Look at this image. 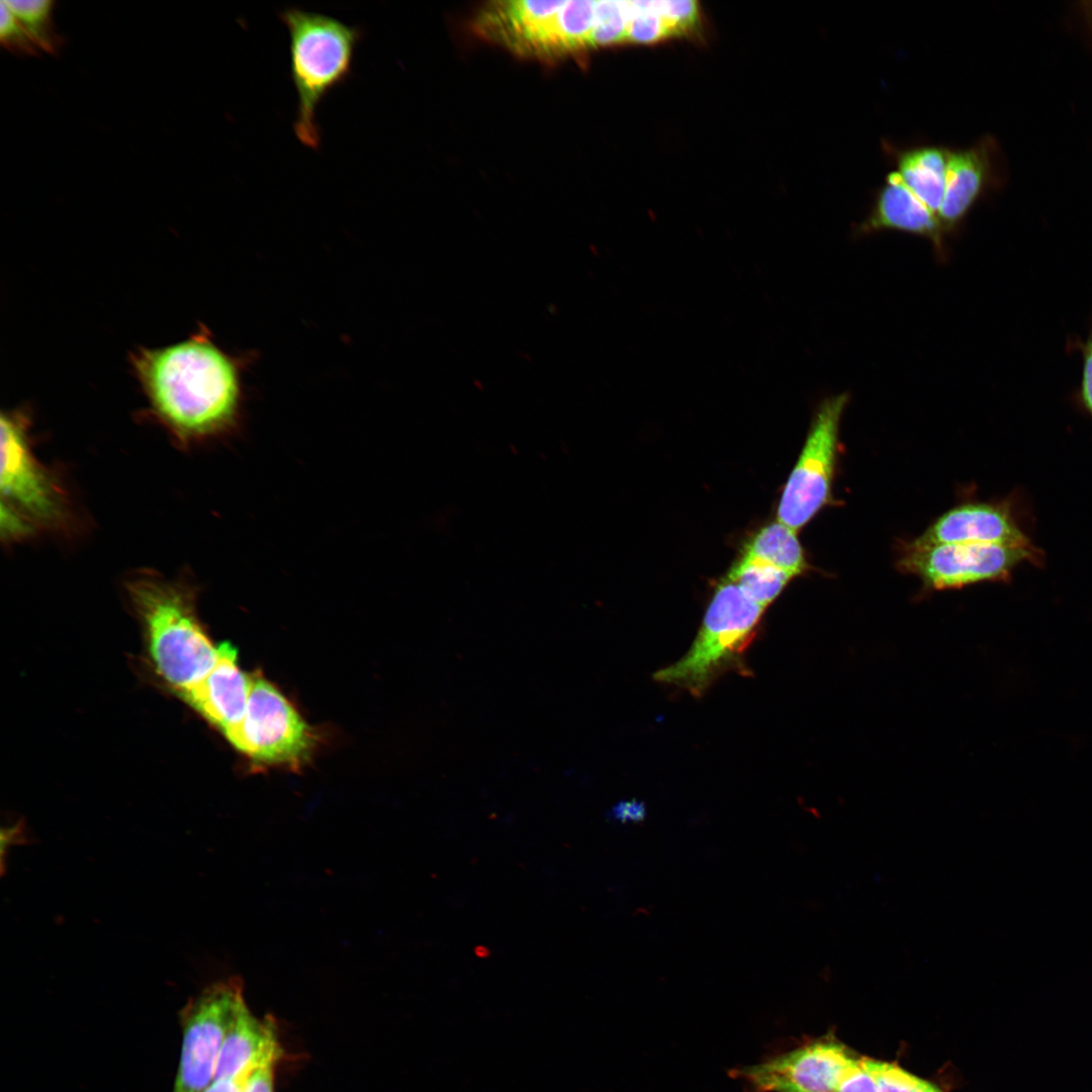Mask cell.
<instances>
[{
    "instance_id": "cell-1",
    "label": "cell",
    "mask_w": 1092,
    "mask_h": 1092,
    "mask_svg": "<svg viewBox=\"0 0 1092 1092\" xmlns=\"http://www.w3.org/2000/svg\"><path fill=\"white\" fill-rule=\"evenodd\" d=\"M129 363L150 414L179 441L209 438L235 425L238 368L203 326L177 343L135 349Z\"/></svg>"
},
{
    "instance_id": "cell-2",
    "label": "cell",
    "mask_w": 1092,
    "mask_h": 1092,
    "mask_svg": "<svg viewBox=\"0 0 1092 1092\" xmlns=\"http://www.w3.org/2000/svg\"><path fill=\"white\" fill-rule=\"evenodd\" d=\"M126 593L158 673L181 694L199 684L215 666L219 648L201 628L193 592L182 582L144 572L127 580Z\"/></svg>"
},
{
    "instance_id": "cell-3",
    "label": "cell",
    "mask_w": 1092,
    "mask_h": 1092,
    "mask_svg": "<svg viewBox=\"0 0 1092 1092\" xmlns=\"http://www.w3.org/2000/svg\"><path fill=\"white\" fill-rule=\"evenodd\" d=\"M278 15L289 34L290 73L297 94L293 130L304 147L318 150L317 107L351 75L362 30L336 17L296 7Z\"/></svg>"
},
{
    "instance_id": "cell-4",
    "label": "cell",
    "mask_w": 1092,
    "mask_h": 1092,
    "mask_svg": "<svg viewBox=\"0 0 1092 1092\" xmlns=\"http://www.w3.org/2000/svg\"><path fill=\"white\" fill-rule=\"evenodd\" d=\"M764 609L726 579L715 590L688 653L658 670L654 678L701 696L720 669L750 641Z\"/></svg>"
},
{
    "instance_id": "cell-5",
    "label": "cell",
    "mask_w": 1092,
    "mask_h": 1092,
    "mask_svg": "<svg viewBox=\"0 0 1092 1092\" xmlns=\"http://www.w3.org/2000/svg\"><path fill=\"white\" fill-rule=\"evenodd\" d=\"M23 411L1 415V509L36 527L60 528L68 521V502L50 471L35 458Z\"/></svg>"
},
{
    "instance_id": "cell-6",
    "label": "cell",
    "mask_w": 1092,
    "mask_h": 1092,
    "mask_svg": "<svg viewBox=\"0 0 1092 1092\" xmlns=\"http://www.w3.org/2000/svg\"><path fill=\"white\" fill-rule=\"evenodd\" d=\"M849 398L847 392H842L819 403L801 454L785 484L777 517L796 532L831 500L839 425Z\"/></svg>"
},
{
    "instance_id": "cell-7",
    "label": "cell",
    "mask_w": 1092,
    "mask_h": 1092,
    "mask_svg": "<svg viewBox=\"0 0 1092 1092\" xmlns=\"http://www.w3.org/2000/svg\"><path fill=\"white\" fill-rule=\"evenodd\" d=\"M245 1001L243 981L230 977L206 986L179 1011L182 1045L172 1092H204L233 1017Z\"/></svg>"
},
{
    "instance_id": "cell-8",
    "label": "cell",
    "mask_w": 1092,
    "mask_h": 1092,
    "mask_svg": "<svg viewBox=\"0 0 1092 1092\" xmlns=\"http://www.w3.org/2000/svg\"><path fill=\"white\" fill-rule=\"evenodd\" d=\"M230 741L254 761L296 767L307 759L314 737L278 689L256 673L245 717Z\"/></svg>"
},
{
    "instance_id": "cell-9",
    "label": "cell",
    "mask_w": 1092,
    "mask_h": 1092,
    "mask_svg": "<svg viewBox=\"0 0 1092 1092\" xmlns=\"http://www.w3.org/2000/svg\"><path fill=\"white\" fill-rule=\"evenodd\" d=\"M1030 546L999 544H935L913 546L898 562L899 568L921 578L933 589L958 588L1003 579L1019 562L1036 559Z\"/></svg>"
},
{
    "instance_id": "cell-10",
    "label": "cell",
    "mask_w": 1092,
    "mask_h": 1092,
    "mask_svg": "<svg viewBox=\"0 0 1092 1092\" xmlns=\"http://www.w3.org/2000/svg\"><path fill=\"white\" fill-rule=\"evenodd\" d=\"M849 1051L833 1040H818L736 1072L754 1092H836L854 1063Z\"/></svg>"
},
{
    "instance_id": "cell-11",
    "label": "cell",
    "mask_w": 1092,
    "mask_h": 1092,
    "mask_svg": "<svg viewBox=\"0 0 1092 1092\" xmlns=\"http://www.w3.org/2000/svg\"><path fill=\"white\" fill-rule=\"evenodd\" d=\"M563 1H504L486 5L476 16L483 36L528 56L566 54L559 20Z\"/></svg>"
},
{
    "instance_id": "cell-12",
    "label": "cell",
    "mask_w": 1092,
    "mask_h": 1092,
    "mask_svg": "<svg viewBox=\"0 0 1092 1092\" xmlns=\"http://www.w3.org/2000/svg\"><path fill=\"white\" fill-rule=\"evenodd\" d=\"M855 235L898 231L928 240L940 259L946 257V236L939 217L903 182L897 171L889 172L875 192L866 217L854 228Z\"/></svg>"
},
{
    "instance_id": "cell-13",
    "label": "cell",
    "mask_w": 1092,
    "mask_h": 1092,
    "mask_svg": "<svg viewBox=\"0 0 1092 1092\" xmlns=\"http://www.w3.org/2000/svg\"><path fill=\"white\" fill-rule=\"evenodd\" d=\"M218 648L219 657L212 670L182 695L231 740L245 717L252 676L240 669L233 646L223 643Z\"/></svg>"
},
{
    "instance_id": "cell-14",
    "label": "cell",
    "mask_w": 1092,
    "mask_h": 1092,
    "mask_svg": "<svg viewBox=\"0 0 1092 1092\" xmlns=\"http://www.w3.org/2000/svg\"><path fill=\"white\" fill-rule=\"evenodd\" d=\"M999 544L1030 546L1008 510L993 504H966L943 514L911 545Z\"/></svg>"
},
{
    "instance_id": "cell-15",
    "label": "cell",
    "mask_w": 1092,
    "mask_h": 1092,
    "mask_svg": "<svg viewBox=\"0 0 1092 1092\" xmlns=\"http://www.w3.org/2000/svg\"><path fill=\"white\" fill-rule=\"evenodd\" d=\"M281 1057L282 1049L274 1019L256 1017L244 1001L225 1033L213 1081L247 1079L262 1066L276 1065Z\"/></svg>"
},
{
    "instance_id": "cell-16",
    "label": "cell",
    "mask_w": 1092,
    "mask_h": 1092,
    "mask_svg": "<svg viewBox=\"0 0 1092 1092\" xmlns=\"http://www.w3.org/2000/svg\"><path fill=\"white\" fill-rule=\"evenodd\" d=\"M989 141L963 149H950L943 200L938 212L948 235L954 234L985 192L992 177Z\"/></svg>"
},
{
    "instance_id": "cell-17",
    "label": "cell",
    "mask_w": 1092,
    "mask_h": 1092,
    "mask_svg": "<svg viewBox=\"0 0 1092 1092\" xmlns=\"http://www.w3.org/2000/svg\"><path fill=\"white\" fill-rule=\"evenodd\" d=\"M905 185L935 214L943 200L949 150L935 145L906 148L883 142Z\"/></svg>"
},
{
    "instance_id": "cell-18",
    "label": "cell",
    "mask_w": 1092,
    "mask_h": 1092,
    "mask_svg": "<svg viewBox=\"0 0 1092 1092\" xmlns=\"http://www.w3.org/2000/svg\"><path fill=\"white\" fill-rule=\"evenodd\" d=\"M742 554L764 561L794 577L808 569L797 532L779 521L761 528Z\"/></svg>"
},
{
    "instance_id": "cell-19",
    "label": "cell",
    "mask_w": 1092,
    "mask_h": 1092,
    "mask_svg": "<svg viewBox=\"0 0 1092 1092\" xmlns=\"http://www.w3.org/2000/svg\"><path fill=\"white\" fill-rule=\"evenodd\" d=\"M794 576L759 559L742 554L728 572L727 580L736 583L744 594L766 608L783 592Z\"/></svg>"
},
{
    "instance_id": "cell-20",
    "label": "cell",
    "mask_w": 1092,
    "mask_h": 1092,
    "mask_svg": "<svg viewBox=\"0 0 1092 1092\" xmlns=\"http://www.w3.org/2000/svg\"><path fill=\"white\" fill-rule=\"evenodd\" d=\"M38 50L54 52L59 39L52 19L50 0H5Z\"/></svg>"
},
{
    "instance_id": "cell-21",
    "label": "cell",
    "mask_w": 1092,
    "mask_h": 1092,
    "mask_svg": "<svg viewBox=\"0 0 1092 1092\" xmlns=\"http://www.w3.org/2000/svg\"><path fill=\"white\" fill-rule=\"evenodd\" d=\"M626 41L653 43L673 35L657 10V1H628Z\"/></svg>"
},
{
    "instance_id": "cell-22",
    "label": "cell",
    "mask_w": 1092,
    "mask_h": 1092,
    "mask_svg": "<svg viewBox=\"0 0 1092 1092\" xmlns=\"http://www.w3.org/2000/svg\"><path fill=\"white\" fill-rule=\"evenodd\" d=\"M628 1H596L590 48L626 41Z\"/></svg>"
},
{
    "instance_id": "cell-23",
    "label": "cell",
    "mask_w": 1092,
    "mask_h": 1092,
    "mask_svg": "<svg viewBox=\"0 0 1092 1092\" xmlns=\"http://www.w3.org/2000/svg\"><path fill=\"white\" fill-rule=\"evenodd\" d=\"M862 1064L875 1077L880 1092H941L932 1083L898 1065L866 1058L862 1059Z\"/></svg>"
},
{
    "instance_id": "cell-24",
    "label": "cell",
    "mask_w": 1092,
    "mask_h": 1092,
    "mask_svg": "<svg viewBox=\"0 0 1092 1092\" xmlns=\"http://www.w3.org/2000/svg\"><path fill=\"white\" fill-rule=\"evenodd\" d=\"M657 10L673 35L694 31L700 18L698 2L693 0L657 1Z\"/></svg>"
},
{
    "instance_id": "cell-25",
    "label": "cell",
    "mask_w": 1092,
    "mask_h": 1092,
    "mask_svg": "<svg viewBox=\"0 0 1092 1092\" xmlns=\"http://www.w3.org/2000/svg\"><path fill=\"white\" fill-rule=\"evenodd\" d=\"M0 8V39L2 44L8 50L17 53L34 54L38 50L37 47L5 0L1 1Z\"/></svg>"
},
{
    "instance_id": "cell-26",
    "label": "cell",
    "mask_w": 1092,
    "mask_h": 1092,
    "mask_svg": "<svg viewBox=\"0 0 1092 1092\" xmlns=\"http://www.w3.org/2000/svg\"><path fill=\"white\" fill-rule=\"evenodd\" d=\"M836 1092H880L875 1077L856 1059L844 1073Z\"/></svg>"
},
{
    "instance_id": "cell-27",
    "label": "cell",
    "mask_w": 1092,
    "mask_h": 1092,
    "mask_svg": "<svg viewBox=\"0 0 1092 1092\" xmlns=\"http://www.w3.org/2000/svg\"><path fill=\"white\" fill-rule=\"evenodd\" d=\"M1079 349L1083 358L1079 398L1084 408L1092 417V326L1086 341L1080 343Z\"/></svg>"
},
{
    "instance_id": "cell-28",
    "label": "cell",
    "mask_w": 1092,
    "mask_h": 1092,
    "mask_svg": "<svg viewBox=\"0 0 1092 1092\" xmlns=\"http://www.w3.org/2000/svg\"><path fill=\"white\" fill-rule=\"evenodd\" d=\"M275 1067L276 1065L270 1064L254 1070L247 1078L243 1092H275Z\"/></svg>"
},
{
    "instance_id": "cell-29",
    "label": "cell",
    "mask_w": 1092,
    "mask_h": 1092,
    "mask_svg": "<svg viewBox=\"0 0 1092 1092\" xmlns=\"http://www.w3.org/2000/svg\"><path fill=\"white\" fill-rule=\"evenodd\" d=\"M611 816L620 822H639L645 817V808L639 802H621L611 811Z\"/></svg>"
},
{
    "instance_id": "cell-30",
    "label": "cell",
    "mask_w": 1092,
    "mask_h": 1092,
    "mask_svg": "<svg viewBox=\"0 0 1092 1092\" xmlns=\"http://www.w3.org/2000/svg\"><path fill=\"white\" fill-rule=\"evenodd\" d=\"M247 1079H219L214 1080L204 1092H243Z\"/></svg>"
}]
</instances>
